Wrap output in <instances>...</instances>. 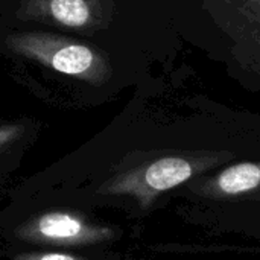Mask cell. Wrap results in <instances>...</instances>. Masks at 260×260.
<instances>
[{"mask_svg":"<svg viewBox=\"0 0 260 260\" xmlns=\"http://www.w3.org/2000/svg\"><path fill=\"white\" fill-rule=\"evenodd\" d=\"M200 165L183 157H165L143 169L133 171L111 183L108 192L133 195L140 201H151L157 193L178 187L193 177Z\"/></svg>","mask_w":260,"mask_h":260,"instance_id":"obj_2","label":"cell"},{"mask_svg":"<svg viewBox=\"0 0 260 260\" xmlns=\"http://www.w3.org/2000/svg\"><path fill=\"white\" fill-rule=\"evenodd\" d=\"M14 260H85L81 257H76L73 254L67 253H53V251H46V253H26L20 254Z\"/></svg>","mask_w":260,"mask_h":260,"instance_id":"obj_6","label":"cell"},{"mask_svg":"<svg viewBox=\"0 0 260 260\" xmlns=\"http://www.w3.org/2000/svg\"><path fill=\"white\" fill-rule=\"evenodd\" d=\"M21 133V128L18 125H5L0 126V149L14 142Z\"/></svg>","mask_w":260,"mask_h":260,"instance_id":"obj_7","label":"cell"},{"mask_svg":"<svg viewBox=\"0 0 260 260\" xmlns=\"http://www.w3.org/2000/svg\"><path fill=\"white\" fill-rule=\"evenodd\" d=\"M50 14L66 26L81 27L90 20V8L85 0H52Z\"/></svg>","mask_w":260,"mask_h":260,"instance_id":"obj_5","label":"cell"},{"mask_svg":"<svg viewBox=\"0 0 260 260\" xmlns=\"http://www.w3.org/2000/svg\"><path fill=\"white\" fill-rule=\"evenodd\" d=\"M50 64L56 72L66 75H82L93 67L94 55L85 46L70 44L56 50L50 58Z\"/></svg>","mask_w":260,"mask_h":260,"instance_id":"obj_4","label":"cell"},{"mask_svg":"<svg viewBox=\"0 0 260 260\" xmlns=\"http://www.w3.org/2000/svg\"><path fill=\"white\" fill-rule=\"evenodd\" d=\"M260 186V165L239 163L224 169L213 181L212 189L218 195L239 197L256 190Z\"/></svg>","mask_w":260,"mask_h":260,"instance_id":"obj_3","label":"cell"},{"mask_svg":"<svg viewBox=\"0 0 260 260\" xmlns=\"http://www.w3.org/2000/svg\"><path fill=\"white\" fill-rule=\"evenodd\" d=\"M113 230L96 225L72 212H46L34 216L18 229V238L53 247L93 245L113 238Z\"/></svg>","mask_w":260,"mask_h":260,"instance_id":"obj_1","label":"cell"}]
</instances>
